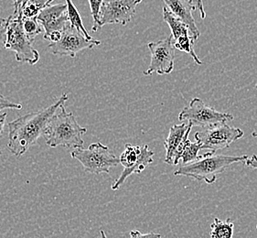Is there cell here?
Listing matches in <instances>:
<instances>
[{
	"label": "cell",
	"mask_w": 257,
	"mask_h": 238,
	"mask_svg": "<svg viewBox=\"0 0 257 238\" xmlns=\"http://www.w3.org/2000/svg\"><path fill=\"white\" fill-rule=\"evenodd\" d=\"M163 20L167 22V24L171 30L173 37V44L176 50L190 54L197 64L201 65L202 62L199 59L194 51L195 40L190 31V27L181 21L180 18H178L175 14H173L168 9V7L163 8Z\"/></svg>",
	"instance_id": "11"
},
{
	"label": "cell",
	"mask_w": 257,
	"mask_h": 238,
	"mask_svg": "<svg viewBox=\"0 0 257 238\" xmlns=\"http://www.w3.org/2000/svg\"><path fill=\"white\" fill-rule=\"evenodd\" d=\"M102 42L94 39L89 40L82 35L77 29L70 23L62 31V38L59 42H51L48 49L54 55L75 58L78 52L91 50L93 47L101 45Z\"/></svg>",
	"instance_id": "9"
},
{
	"label": "cell",
	"mask_w": 257,
	"mask_h": 238,
	"mask_svg": "<svg viewBox=\"0 0 257 238\" xmlns=\"http://www.w3.org/2000/svg\"><path fill=\"white\" fill-rule=\"evenodd\" d=\"M200 150H201V148L199 142H190L189 137L186 138L176 152L173 165H177L180 160H182L183 164L195 161L200 157Z\"/></svg>",
	"instance_id": "16"
},
{
	"label": "cell",
	"mask_w": 257,
	"mask_h": 238,
	"mask_svg": "<svg viewBox=\"0 0 257 238\" xmlns=\"http://www.w3.org/2000/svg\"><path fill=\"white\" fill-rule=\"evenodd\" d=\"M8 19H0V46L4 45L7 38Z\"/></svg>",
	"instance_id": "25"
},
{
	"label": "cell",
	"mask_w": 257,
	"mask_h": 238,
	"mask_svg": "<svg viewBox=\"0 0 257 238\" xmlns=\"http://www.w3.org/2000/svg\"><path fill=\"white\" fill-rule=\"evenodd\" d=\"M32 43L23 29V20L10 16L8 18L7 38L4 44L6 49L14 52L18 62L35 65L40 61V53Z\"/></svg>",
	"instance_id": "4"
},
{
	"label": "cell",
	"mask_w": 257,
	"mask_h": 238,
	"mask_svg": "<svg viewBox=\"0 0 257 238\" xmlns=\"http://www.w3.org/2000/svg\"><path fill=\"white\" fill-rule=\"evenodd\" d=\"M22 104L20 103H14L12 101H10L9 99L4 97L1 93H0V113L2 110L4 109H15V110H21L22 109Z\"/></svg>",
	"instance_id": "22"
},
{
	"label": "cell",
	"mask_w": 257,
	"mask_h": 238,
	"mask_svg": "<svg viewBox=\"0 0 257 238\" xmlns=\"http://www.w3.org/2000/svg\"><path fill=\"white\" fill-rule=\"evenodd\" d=\"M86 133L87 129L81 127L74 114L67 112L63 104L52 116L43 136L51 148L77 149L83 147V136Z\"/></svg>",
	"instance_id": "2"
},
{
	"label": "cell",
	"mask_w": 257,
	"mask_h": 238,
	"mask_svg": "<svg viewBox=\"0 0 257 238\" xmlns=\"http://www.w3.org/2000/svg\"><path fill=\"white\" fill-rule=\"evenodd\" d=\"M248 158L247 155H215L210 151L204 155H200L195 161L180 166L174 175L190 177L196 181H204L207 184H213L218 175L225 171L228 167L234 163H243Z\"/></svg>",
	"instance_id": "3"
},
{
	"label": "cell",
	"mask_w": 257,
	"mask_h": 238,
	"mask_svg": "<svg viewBox=\"0 0 257 238\" xmlns=\"http://www.w3.org/2000/svg\"><path fill=\"white\" fill-rule=\"evenodd\" d=\"M256 228H257V225H256Z\"/></svg>",
	"instance_id": "33"
},
{
	"label": "cell",
	"mask_w": 257,
	"mask_h": 238,
	"mask_svg": "<svg viewBox=\"0 0 257 238\" xmlns=\"http://www.w3.org/2000/svg\"><path fill=\"white\" fill-rule=\"evenodd\" d=\"M252 136L253 138H257V131H253L252 133Z\"/></svg>",
	"instance_id": "30"
},
{
	"label": "cell",
	"mask_w": 257,
	"mask_h": 238,
	"mask_svg": "<svg viewBox=\"0 0 257 238\" xmlns=\"http://www.w3.org/2000/svg\"><path fill=\"white\" fill-rule=\"evenodd\" d=\"M23 29L26 33L27 37L33 42L35 41L39 34H41L43 30V27L41 24V22L38 21L37 17L34 18H28L23 20Z\"/></svg>",
	"instance_id": "20"
},
{
	"label": "cell",
	"mask_w": 257,
	"mask_h": 238,
	"mask_svg": "<svg viewBox=\"0 0 257 238\" xmlns=\"http://www.w3.org/2000/svg\"><path fill=\"white\" fill-rule=\"evenodd\" d=\"M89 5H90V11H91V15L93 17V26L92 28V31L96 32L100 29L99 24H100V13L102 10V6L103 4L104 0H88Z\"/></svg>",
	"instance_id": "21"
},
{
	"label": "cell",
	"mask_w": 257,
	"mask_h": 238,
	"mask_svg": "<svg viewBox=\"0 0 257 238\" xmlns=\"http://www.w3.org/2000/svg\"><path fill=\"white\" fill-rule=\"evenodd\" d=\"M44 30V39L46 40L53 32L61 31L70 23L68 17L67 4L47 6L37 17Z\"/></svg>",
	"instance_id": "13"
},
{
	"label": "cell",
	"mask_w": 257,
	"mask_h": 238,
	"mask_svg": "<svg viewBox=\"0 0 257 238\" xmlns=\"http://www.w3.org/2000/svg\"><path fill=\"white\" fill-rule=\"evenodd\" d=\"M53 1L54 0H30L22 10L21 20L38 17L40 12L47 6L51 5Z\"/></svg>",
	"instance_id": "19"
},
{
	"label": "cell",
	"mask_w": 257,
	"mask_h": 238,
	"mask_svg": "<svg viewBox=\"0 0 257 238\" xmlns=\"http://www.w3.org/2000/svg\"><path fill=\"white\" fill-rule=\"evenodd\" d=\"M234 224L231 223L230 219L225 222L219 218H215L211 225V238H232Z\"/></svg>",
	"instance_id": "17"
},
{
	"label": "cell",
	"mask_w": 257,
	"mask_h": 238,
	"mask_svg": "<svg viewBox=\"0 0 257 238\" xmlns=\"http://www.w3.org/2000/svg\"><path fill=\"white\" fill-rule=\"evenodd\" d=\"M66 4L68 7V17H69L70 24L75 29H77L78 31H80L85 38L92 40L93 38L89 35L88 31L85 30V28L82 24V17L79 13L77 8L72 3V0H66Z\"/></svg>",
	"instance_id": "18"
},
{
	"label": "cell",
	"mask_w": 257,
	"mask_h": 238,
	"mask_svg": "<svg viewBox=\"0 0 257 238\" xmlns=\"http://www.w3.org/2000/svg\"><path fill=\"white\" fill-rule=\"evenodd\" d=\"M130 238H161V235L156 233H142L138 230H133L130 232Z\"/></svg>",
	"instance_id": "24"
},
{
	"label": "cell",
	"mask_w": 257,
	"mask_h": 238,
	"mask_svg": "<svg viewBox=\"0 0 257 238\" xmlns=\"http://www.w3.org/2000/svg\"><path fill=\"white\" fill-rule=\"evenodd\" d=\"M255 88L257 89V83H256V84H255Z\"/></svg>",
	"instance_id": "32"
},
{
	"label": "cell",
	"mask_w": 257,
	"mask_h": 238,
	"mask_svg": "<svg viewBox=\"0 0 257 238\" xmlns=\"http://www.w3.org/2000/svg\"><path fill=\"white\" fill-rule=\"evenodd\" d=\"M243 164L251 169H256L257 170V156L252 155L251 158H248L246 161L243 162Z\"/></svg>",
	"instance_id": "26"
},
{
	"label": "cell",
	"mask_w": 257,
	"mask_h": 238,
	"mask_svg": "<svg viewBox=\"0 0 257 238\" xmlns=\"http://www.w3.org/2000/svg\"><path fill=\"white\" fill-rule=\"evenodd\" d=\"M72 157L81 162L85 171L96 175L103 172L109 173L111 168L120 163L118 158L101 142L93 143L88 149L77 148L72 150Z\"/></svg>",
	"instance_id": "5"
},
{
	"label": "cell",
	"mask_w": 257,
	"mask_h": 238,
	"mask_svg": "<svg viewBox=\"0 0 257 238\" xmlns=\"http://www.w3.org/2000/svg\"><path fill=\"white\" fill-rule=\"evenodd\" d=\"M166 7L173 14L190 27V31L197 41L201 37V31L196 25L194 17L192 15V11H196L197 7L193 0H163Z\"/></svg>",
	"instance_id": "14"
},
{
	"label": "cell",
	"mask_w": 257,
	"mask_h": 238,
	"mask_svg": "<svg viewBox=\"0 0 257 238\" xmlns=\"http://www.w3.org/2000/svg\"><path fill=\"white\" fill-rule=\"evenodd\" d=\"M154 151L150 150L149 146H132L126 144L123 153L120 156V164L123 165V171L118 179L112 185V190H118L125 180L133 173H140L144 171L147 166L153 162Z\"/></svg>",
	"instance_id": "7"
},
{
	"label": "cell",
	"mask_w": 257,
	"mask_h": 238,
	"mask_svg": "<svg viewBox=\"0 0 257 238\" xmlns=\"http://www.w3.org/2000/svg\"><path fill=\"white\" fill-rule=\"evenodd\" d=\"M180 121H188L193 127L206 128L217 123H226L233 116L226 112H219L216 109L206 105L200 98H193L190 104L179 114Z\"/></svg>",
	"instance_id": "8"
},
{
	"label": "cell",
	"mask_w": 257,
	"mask_h": 238,
	"mask_svg": "<svg viewBox=\"0 0 257 238\" xmlns=\"http://www.w3.org/2000/svg\"><path fill=\"white\" fill-rule=\"evenodd\" d=\"M193 2L195 3L197 9L199 10L201 19L204 20L206 18V12L205 10H204V6H203V3H202V0H193Z\"/></svg>",
	"instance_id": "27"
},
{
	"label": "cell",
	"mask_w": 257,
	"mask_h": 238,
	"mask_svg": "<svg viewBox=\"0 0 257 238\" xmlns=\"http://www.w3.org/2000/svg\"><path fill=\"white\" fill-rule=\"evenodd\" d=\"M100 236H101V238H107L105 232L103 230H100Z\"/></svg>",
	"instance_id": "29"
},
{
	"label": "cell",
	"mask_w": 257,
	"mask_h": 238,
	"mask_svg": "<svg viewBox=\"0 0 257 238\" xmlns=\"http://www.w3.org/2000/svg\"><path fill=\"white\" fill-rule=\"evenodd\" d=\"M7 115H8V114H7L6 112H4V113H0V136L3 134V131H4Z\"/></svg>",
	"instance_id": "28"
},
{
	"label": "cell",
	"mask_w": 257,
	"mask_h": 238,
	"mask_svg": "<svg viewBox=\"0 0 257 238\" xmlns=\"http://www.w3.org/2000/svg\"><path fill=\"white\" fill-rule=\"evenodd\" d=\"M192 127L193 126L188 122L181 125H173L170 128L169 136L164 141L166 163L173 165L176 152L179 147L181 145V143L183 142V140L189 137Z\"/></svg>",
	"instance_id": "15"
},
{
	"label": "cell",
	"mask_w": 257,
	"mask_h": 238,
	"mask_svg": "<svg viewBox=\"0 0 257 238\" xmlns=\"http://www.w3.org/2000/svg\"><path fill=\"white\" fill-rule=\"evenodd\" d=\"M148 47L151 58L149 68L145 71V75H152L154 73L164 75L172 73L176 58V48L172 35L159 42H149Z\"/></svg>",
	"instance_id": "10"
},
{
	"label": "cell",
	"mask_w": 257,
	"mask_h": 238,
	"mask_svg": "<svg viewBox=\"0 0 257 238\" xmlns=\"http://www.w3.org/2000/svg\"><path fill=\"white\" fill-rule=\"evenodd\" d=\"M67 93H63L54 104L40 111L31 112L9 123L8 149L16 157L25 154L39 138L44 135L49 122L61 106L66 103Z\"/></svg>",
	"instance_id": "1"
},
{
	"label": "cell",
	"mask_w": 257,
	"mask_h": 238,
	"mask_svg": "<svg viewBox=\"0 0 257 238\" xmlns=\"http://www.w3.org/2000/svg\"><path fill=\"white\" fill-rule=\"evenodd\" d=\"M242 130L231 127L226 123H217L197 132L195 140L200 143L201 150H208L216 153L219 150L229 148L231 143L242 139Z\"/></svg>",
	"instance_id": "6"
},
{
	"label": "cell",
	"mask_w": 257,
	"mask_h": 238,
	"mask_svg": "<svg viewBox=\"0 0 257 238\" xmlns=\"http://www.w3.org/2000/svg\"><path fill=\"white\" fill-rule=\"evenodd\" d=\"M143 0H104L100 13L102 28L107 24L126 25L136 14V8Z\"/></svg>",
	"instance_id": "12"
},
{
	"label": "cell",
	"mask_w": 257,
	"mask_h": 238,
	"mask_svg": "<svg viewBox=\"0 0 257 238\" xmlns=\"http://www.w3.org/2000/svg\"><path fill=\"white\" fill-rule=\"evenodd\" d=\"M2 154V150H1V147H0V156Z\"/></svg>",
	"instance_id": "31"
},
{
	"label": "cell",
	"mask_w": 257,
	"mask_h": 238,
	"mask_svg": "<svg viewBox=\"0 0 257 238\" xmlns=\"http://www.w3.org/2000/svg\"><path fill=\"white\" fill-rule=\"evenodd\" d=\"M29 1H30V0H13V3H14V12H13L12 16H13L14 18L21 19L22 10H23V8L26 6L27 3H28Z\"/></svg>",
	"instance_id": "23"
}]
</instances>
